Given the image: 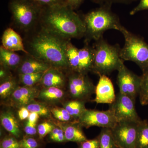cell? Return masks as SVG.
<instances>
[{
    "label": "cell",
    "mask_w": 148,
    "mask_h": 148,
    "mask_svg": "<svg viewBox=\"0 0 148 148\" xmlns=\"http://www.w3.org/2000/svg\"><path fill=\"white\" fill-rule=\"evenodd\" d=\"M94 61L91 72L98 75H108L117 71L123 62L118 44L111 45L103 37L93 44Z\"/></svg>",
    "instance_id": "obj_5"
},
{
    "label": "cell",
    "mask_w": 148,
    "mask_h": 148,
    "mask_svg": "<svg viewBox=\"0 0 148 148\" xmlns=\"http://www.w3.org/2000/svg\"><path fill=\"white\" fill-rule=\"evenodd\" d=\"M85 0H66V5L75 10L81 5Z\"/></svg>",
    "instance_id": "obj_40"
},
{
    "label": "cell",
    "mask_w": 148,
    "mask_h": 148,
    "mask_svg": "<svg viewBox=\"0 0 148 148\" xmlns=\"http://www.w3.org/2000/svg\"><path fill=\"white\" fill-rule=\"evenodd\" d=\"M39 115L36 112H30L28 121L32 124H36L37 121L39 118Z\"/></svg>",
    "instance_id": "obj_42"
},
{
    "label": "cell",
    "mask_w": 148,
    "mask_h": 148,
    "mask_svg": "<svg viewBox=\"0 0 148 148\" xmlns=\"http://www.w3.org/2000/svg\"><path fill=\"white\" fill-rule=\"evenodd\" d=\"M78 144L77 148H100L98 138L92 140H87Z\"/></svg>",
    "instance_id": "obj_37"
},
{
    "label": "cell",
    "mask_w": 148,
    "mask_h": 148,
    "mask_svg": "<svg viewBox=\"0 0 148 148\" xmlns=\"http://www.w3.org/2000/svg\"><path fill=\"white\" fill-rule=\"evenodd\" d=\"M64 131L66 142H73L79 143L87 140L82 130V126L78 121L68 122L65 125L60 126Z\"/></svg>",
    "instance_id": "obj_18"
},
{
    "label": "cell",
    "mask_w": 148,
    "mask_h": 148,
    "mask_svg": "<svg viewBox=\"0 0 148 148\" xmlns=\"http://www.w3.org/2000/svg\"><path fill=\"white\" fill-rule=\"evenodd\" d=\"M38 24L66 40L82 38L85 34L81 16L66 5L43 7Z\"/></svg>",
    "instance_id": "obj_2"
},
{
    "label": "cell",
    "mask_w": 148,
    "mask_h": 148,
    "mask_svg": "<svg viewBox=\"0 0 148 148\" xmlns=\"http://www.w3.org/2000/svg\"><path fill=\"white\" fill-rule=\"evenodd\" d=\"M50 111L53 116L60 121L66 123L76 121L64 108L54 107L51 109Z\"/></svg>",
    "instance_id": "obj_29"
},
{
    "label": "cell",
    "mask_w": 148,
    "mask_h": 148,
    "mask_svg": "<svg viewBox=\"0 0 148 148\" xmlns=\"http://www.w3.org/2000/svg\"><path fill=\"white\" fill-rule=\"evenodd\" d=\"M145 10H148V0H140L138 5L130 12V14L133 15L139 12Z\"/></svg>",
    "instance_id": "obj_38"
},
{
    "label": "cell",
    "mask_w": 148,
    "mask_h": 148,
    "mask_svg": "<svg viewBox=\"0 0 148 148\" xmlns=\"http://www.w3.org/2000/svg\"><path fill=\"white\" fill-rule=\"evenodd\" d=\"M68 75V90L73 99L88 101L91 95L95 92V86L88 74L70 71Z\"/></svg>",
    "instance_id": "obj_7"
},
{
    "label": "cell",
    "mask_w": 148,
    "mask_h": 148,
    "mask_svg": "<svg viewBox=\"0 0 148 148\" xmlns=\"http://www.w3.org/2000/svg\"><path fill=\"white\" fill-rule=\"evenodd\" d=\"M55 126L48 122H44L38 125L37 130L40 139H42L52 131Z\"/></svg>",
    "instance_id": "obj_31"
},
{
    "label": "cell",
    "mask_w": 148,
    "mask_h": 148,
    "mask_svg": "<svg viewBox=\"0 0 148 148\" xmlns=\"http://www.w3.org/2000/svg\"><path fill=\"white\" fill-rule=\"evenodd\" d=\"M20 148H38L39 143L36 139L32 136H25L19 141Z\"/></svg>",
    "instance_id": "obj_34"
},
{
    "label": "cell",
    "mask_w": 148,
    "mask_h": 148,
    "mask_svg": "<svg viewBox=\"0 0 148 148\" xmlns=\"http://www.w3.org/2000/svg\"><path fill=\"white\" fill-rule=\"evenodd\" d=\"M9 8L14 27L26 34L38 24L43 7L35 0H10Z\"/></svg>",
    "instance_id": "obj_4"
},
{
    "label": "cell",
    "mask_w": 148,
    "mask_h": 148,
    "mask_svg": "<svg viewBox=\"0 0 148 148\" xmlns=\"http://www.w3.org/2000/svg\"><path fill=\"white\" fill-rule=\"evenodd\" d=\"M24 42L29 54L64 71H70L66 47L70 40L43 29L38 24L25 35Z\"/></svg>",
    "instance_id": "obj_1"
},
{
    "label": "cell",
    "mask_w": 148,
    "mask_h": 148,
    "mask_svg": "<svg viewBox=\"0 0 148 148\" xmlns=\"http://www.w3.org/2000/svg\"><path fill=\"white\" fill-rule=\"evenodd\" d=\"M93 2L100 5H106L112 6V4L116 3L128 4L136 1L138 0H92Z\"/></svg>",
    "instance_id": "obj_35"
},
{
    "label": "cell",
    "mask_w": 148,
    "mask_h": 148,
    "mask_svg": "<svg viewBox=\"0 0 148 148\" xmlns=\"http://www.w3.org/2000/svg\"><path fill=\"white\" fill-rule=\"evenodd\" d=\"M64 72H66L51 67L45 72L40 83L44 88L54 87L62 88L68 82V75L64 73Z\"/></svg>",
    "instance_id": "obj_14"
},
{
    "label": "cell",
    "mask_w": 148,
    "mask_h": 148,
    "mask_svg": "<svg viewBox=\"0 0 148 148\" xmlns=\"http://www.w3.org/2000/svg\"><path fill=\"white\" fill-rule=\"evenodd\" d=\"M79 49L74 45L71 40L67 44L66 47V56L70 67V71L78 72L79 65Z\"/></svg>",
    "instance_id": "obj_23"
},
{
    "label": "cell",
    "mask_w": 148,
    "mask_h": 148,
    "mask_svg": "<svg viewBox=\"0 0 148 148\" xmlns=\"http://www.w3.org/2000/svg\"><path fill=\"white\" fill-rule=\"evenodd\" d=\"M1 148H20L19 142L14 136H6L1 142Z\"/></svg>",
    "instance_id": "obj_32"
},
{
    "label": "cell",
    "mask_w": 148,
    "mask_h": 148,
    "mask_svg": "<svg viewBox=\"0 0 148 148\" xmlns=\"http://www.w3.org/2000/svg\"><path fill=\"white\" fill-rule=\"evenodd\" d=\"M135 101L129 96L119 92L115 100L110 104L109 108L114 114L118 122L131 121L139 123L142 121L135 106Z\"/></svg>",
    "instance_id": "obj_8"
},
{
    "label": "cell",
    "mask_w": 148,
    "mask_h": 148,
    "mask_svg": "<svg viewBox=\"0 0 148 148\" xmlns=\"http://www.w3.org/2000/svg\"><path fill=\"white\" fill-rule=\"evenodd\" d=\"M111 6L103 5L81 16L86 28L85 42L95 41L103 38L110 29L119 31L121 24L119 16L111 10Z\"/></svg>",
    "instance_id": "obj_3"
},
{
    "label": "cell",
    "mask_w": 148,
    "mask_h": 148,
    "mask_svg": "<svg viewBox=\"0 0 148 148\" xmlns=\"http://www.w3.org/2000/svg\"><path fill=\"white\" fill-rule=\"evenodd\" d=\"M141 77L142 82L139 93V98L141 105L145 106L148 104V71L143 73Z\"/></svg>",
    "instance_id": "obj_28"
},
{
    "label": "cell",
    "mask_w": 148,
    "mask_h": 148,
    "mask_svg": "<svg viewBox=\"0 0 148 148\" xmlns=\"http://www.w3.org/2000/svg\"><path fill=\"white\" fill-rule=\"evenodd\" d=\"M30 113V112L26 107H21L18 112V118L20 120H24L28 118Z\"/></svg>",
    "instance_id": "obj_41"
},
{
    "label": "cell",
    "mask_w": 148,
    "mask_h": 148,
    "mask_svg": "<svg viewBox=\"0 0 148 148\" xmlns=\"http://www.w3.org/2000/svg\"><path fill=\"white\" fill-rule=\"evenodd\" d=\"M140 122H119L111 129L118 148H136L138 124Z\"/></svg>",
    "instance_id": "obj_9"
},
{
    "label": "cell",
    "mask_w": 148,
    "mask_h": 148,
    "mask_svg": "<svg viewBox=\"0 0 148 148\" xmlns=\"http://www.w3.org/2000/svg\"><path fill=\"white\" fill-rule=\"evenodd\" d=\"M38 91L34 86H18L12 94L14 103L20 107H26L38 95Z\"/></svg>",
    "instance_id": "obj_16"
},
{
    "label": "cell",
    "mask_w": 148,
    "mask_h": 148,
    "mask_svg": "<svg viewBox=\"0 0 148 148\" xmlns=\"http://www.w3.org/2000/svg\"><path fill=\"white\" fill-rule=\"evenodd\" d=\"M36 125L27 122L24 127V131L27 136H33L37 134L38 130L36 127Z\"/></svg>",
    "instance_id": "obj_39"
},
{
    "label": "cell",
    "mask_w": 148,
    "mask_h": 148,
    "mask_svg": "<svg viewBox=\"0 0 148 148\" xmlns=\"http://www.w3.org/2000/svg\"><path fill=\"white\" fill-rule=\"evenodd\" d=\"M2 46L7 50L13 51H21L28 54L21 36L12 28H7L2 36Z\"/></svg>",
    "instance_id": "obj_15"
},
{
    "label": "cell",
    "mask_w": 148,
    "mask_h": 148,
    "mask_svg": "<svg viewBox=\"0 0 148 148\" xmlns=\"http://www.w3.org/2000/svg\"><path fill=\"white\" fill-rule=\"evenodd\" d=\"M42 7L53 6L59 5H66V0H35Z\"/></svg>",
    "instance_id": "obj_36"
},
{
    "label": "cell",
    "mask_w": 148,
    "mask_h": 148,
    "mask_svg": "<svg viewBox=\"0 0 148 148\" xmlns=\"http://www.w3.org/2000/svg\"><path fill=\"white\" fill-rule=\"evenodd\" d=\"M17 86V82L16 79L11 75L2 80L0 85L1 98L5 99L8 98L12 95Z\"/></svg>",
    "instance_id": "obj_24"
},
{
    "label": "cell",
    "mask_w": 148,
    "mask_h": 148,
    "mask_svg": "<svg viewBox=\"0 0 148 148\" xmlns=\"http://www.w3.org/2000/svg\"><path fill=\"white\" fill-rule=\"evenodd\" d=\"M39 98L47 103H55L61 101L65 96L62 88L51 87L44 88L40 91Z\"/></svg>",
    "instance_id": "obj_21"
},
{
    "label": "cell",
    "mask_w": 148,
    "mask_h": 148,
    "mask_svg": "<svg viewBox=\"0 0 148 148\" xmlns=\"http://www.w3.org/2000/svg\"><path fill=\"white\" fill-rule=\"evenodd\" d=\"M49 138L51 141L56 143L66 142L64 131L60 127H54L49 133Z\"/></svg>",
    "instance_id": "obj_33"
},
{
    "label": "cell",
    "mask_w": 148,
    "mask_h": 148,
    "mask_svg": "<svg viewBox=\"0 0 148 148\" xmlns=\"http://www.w3.org/2000/svg\"><path fill=\"white\" fill-rule=\"evenodd\" d=\"M79 65L78 73L88 74L91 72L94 61V52L93 47L89 43L85 42L84 46L79 49Z\"/></svg>",
    "instance_id": "obj_17"
},
{
    "label": "cell",
    "mask_w": 148,
    "mask_h": 148,
    "mask_svg": "<svg viewBox=\"0 0 148 148\" xmlns=\"http://www.w3.org/2000/svg\"><path fill=\"white\" fill-rule=\"evenodd\" d=\"M97 138L100 148H118L114 140L110 128H102Z\"/></svg>",
    "instance_id": "obj_26"
},
{
    "label": "cell",
    "mask_w": 148,
    "mask_h": 148,
    "mask_svg": "<svg viewBox=\"0 0 148 148\" xmlns=\"http://www.w3.org/2000/svg\"><path fill=\"white\" fill-rule=\"evenodd\" d=\"M1 124L5 129L16 138H20L21 131L17 119L11 111H4L0 117Z\"/></svg>",
    "instance_id": "obj_19"
},
{
    "label": "cell",
    "mask_w": 148,
    "mask_h": 148,
    "mask_svg": "<svg viewBox=\"0 0 148 148\" xmlns=\"http://www.w3.org/2000/svg\"><path fill=\"white\" fill-rule=\"evenodd\" d=\"M44 73L19 74L18 81L23 86H34L40 82Z\"/></svg>",
    "instance_id": "obj_27"
},
{
    "label": "cell",
    "mask_w": 148,
    "mask_h": 148,
    "mask_svg": "<svg viewBox=\"0 0 148 148\" xmlns=\"http://www.w3.org/2000/svg\"><path fill=\"white\" fill-rule=\"evenodd\" d=\"M51 67L49 64L29 53H25L16 71L18 75L45 73Z\"/></svg>",
    "instance_id": "obj_13"
},
{
    "label": "cell",
    "mask_w": 148,
    "mask_h": 148,
    "mask_svg": "<svg viewBox=\"0 0 148 148\" xmlns=\"http://www.w3.org/2000/svg\"><path fill=\"white\" fill-rule=\"evenodd\" d=\"M78 121L82 127L86 128L98 126L112 129L118 123L113 113L110 109L100 111L86 109Z\"/></svg>",
    "instance_id": "obj_10"
},
{
    "label": "cell",
    "mask_w": 148,
    "mask_h": 148,
    "mask_svg": "<svg viewBox=\"0 0 148 148\" xmlns=\"http://www.w3.org/2000/svg\"><path fill=\"white\" fill-rule=\"evenodd\" d=\"M22 57L15 51L7 50L2 46L0 47L1 66L9 70H16L19 66Z\"/></svg>",
    "instance_id": "obj_20"
},
{
    "label": "cell",
    "mask_w": 148,
    "mask_h": 148,
    "mask_svg": "<svg viewBox=\"0 0 148 148\" xmlns=\"http://www.w3.org/2000/svg\"><path fill=\"white\" fill-rule=\"evenodd\" d=\"M30 112H36L40 116H47L49 114V110L45 105L37 102H31L26 106Z\"/></svg>",
    "instance_id": "obj_30"
},
{
    "label": "cell",
    "mask_w": 148,
    "mask_h": 148,
    "mask_svg": "<svg viewBox=\"0 0 148 148\" xmlns=\"http://www.w3.org/2000/svg\"><path fill=\"white\" fill-rule=\"evenodd\" d=\"M117 84L119 92L135 100L139 95L142 77L129 70L123 62L117 70Z\"/></svg>",
    "instance_id": "obj_11"
},
{
    "label": "cell",
    "mask_w": 148,
    "mask_h": 148,
    "mask_svg": "<svg viewBox=\"0 0 148 148\" xmlns=\"http://www.w3.org/2000/svg\"><path fill=\"white\" fill-rule=\"evenodd\" d=\"M136 148H148V122L142 120L138 124Z\"/></svg>",
    "instance_id": "obj_25"
},
{
    "label": "cell",
    "mask_w": 148,
    "mask_h": 148,
    "mask_svg": "<svg viewBox=\"0 0 148 148\" xmlns=\"http://www.w3.org/2000/svg\"><path fill=\"white\" fill-rule=\"evenodd\" d=\"M119 32L123 35L125 44L120 56L124 61L134 62L143 73L148 71V44L143 38L130 32L121 25Z\"/></svg>",
    "instance_id": "obj_6"
},
{
    "label": "cell",
    "mask_w": 148,
    "mask_h": 148,
    "mask_svg": "<svg viewBox=\"0 0 148 148\" xmlns=\"http://www.w3.org/2000/svg\"><path fill=\"white\" fill-rule=\"evenodd\" d=\"M99 76L95 88V98L93 101L97 104H112L116 98L112 82L107 75Z\"/></svg>",
    "instance_id": "obj_12"
},
{
    "label": "cell",
    "mask_w": 148,
    "mask_h": 148,
    "mask_svg": "<svg viewBox=\"0 0 148 148\" xmlns=\"http://www.w3.org/2000/svg\"><path fill=\"white\" fill-rule=\"evenodd\" d=\"M85 102L82 100L72 99L65 103L63 107L74 119L78 121L86 110L85 106Z\"/></svg>",
    "instance_id": "obj_22"
}]
</instances>
